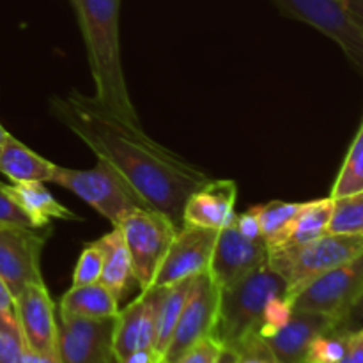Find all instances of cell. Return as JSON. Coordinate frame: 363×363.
Wrapping results in <instances>:
<instances>
[{
  "instance_id": "6da1fadb",
  "label": "cell",
  "mask_w": 363,
  "mask_h": 363,
  "mask_svg": "<svg viewBox=\"0 0 363 363\" xmlns=\"http://www.w3.org/2000/svg\"><path fill=\"white\" fill-rule=\"evenodd\" d=\"M50 108L98 160L116 170L147 208L183 225L188 197L211 181L194 163L163 147L144 133L140 124L121 119L96 98L71 91L52 96Z\"/></svg>"
},
{
  "instance_id": "7a4b0ae2",
  "label": "cell",
  "mask_w": 363,
  "mask_h": 363,
  "mask_svg": "<svg viewBox=\"0 0 363 363\" xmlns=\"http://www.w3.org/2000/svg\"><path fill=\"white\" fill-rule=\"evenodd\" d=\"M119 4L121 0H74L94 78V98L121 119L140 124L121 64Z\"/></svg>"
},
{
  "instance_id": "3957f363",
  "label": "cell",
  "mask_w": 363,
  "mask_h": 363,
  "mask_svg": "<svg viewBox=\"0 0 363 363\" xmlns=\"http://www.w3.org/2000/svg\"><path fill=\"white\" fill-rule=\"evenodd\" d=\"M287 284L269 268L268 261L233 286L222 289L215 335L227 351L257 335L268 301L286 296Z\"/></svg>"
},
{
  "instance_id": "277c9868",
  "label": "cell",
  "mask_w": 363,
  "mask_h": 363,
  "mask_svg": "<svg viewBox=\"0 0 363 363\" xmlns=\"http://www.w3.org/2000/svg\"><path fill=\"white\" fill-rule=\"evenodd\" d=\"M363 254V234H332L298 247L268 248V264L287 284L286 298L293 300L308 282Z\"/></svg>"
},
{
  "instance_id": "5b68a950",
  "label": "cell",
  "mask_w": 363,
  "mask_h": 363,
  "mask_svg": "<svg viewBox=\"0 0 363 363\" xmlns=\"http://www.w3.org/2000/svg\"><path fill=\"white\" fill-rule=\"evenodd\" d=\"M52 183L66 188L78 199L87 202L92 209L113 223V227L119 225L135 209L147 208L124 183L123 177L101 160H98L94 169L89 170L57 165Z\"/></svg>"
},
{
  "instance_id": "8992f818",
  "label": "cell",
  "mask_w": 363,
  "mask_h": 363,
  "mask_svg": "<svg viewBox=\"0 0 363 363\" xmlns=\"http://www.w3.org/2000/svg\"><path fill=\"white\" fill-rule=\"evenodd\" d=\"M131 255L135 280L140 293L151 289L156 272L179 227L156 209L140 208L117 225Z\"/></svg>"
},
{
  "instance_id": "52a82bcc",
  "label": "cell",
  "mask_w": 363,
  "mask_h": 363,
  "mask_svg": "<svg viewBox=\"0 0 363 363\" xmlns=\"http://www.w3.org/2000/svg\"><path fill=\"white\" fill-rule=\"evenodd\" d=\"M286 14L318 28L337 43L363 73V28L342 0H273Z\"/></svg>"
},
{
  "instance_id": "ba28073f",
  "label": "cell",
  "mask_w": 363,
  "mask_h": 363,
  "mask_svg": "<svg viewBox=\"0 0 363 363\" xmlns=\"http://www.w3.org/2000/svg\"><path fill=\"white\" fill-rule=\"evenodd\" d=\"M363 289V254L308 282L291 300L293 311L318 312L340 323Z\"/></svg>"
},
{
  "instance_id": "9c48e42d",
  "label": "cell",
  "mask_w": 363,
  "mask_h": 363,
  "mask_svg": "<svg viewBox=\"0 0 363 363\" xmlns=\"http://www.w3.org/2000/svg\"><path fill=\"white\" fill-rule=\"evenodd\" d=\"M52 229L0 225V279L13 298L28 284H43L41 250Z\"/></svg>"
},
{
  "instance_id": "30bf717a",
  "label": "cell",
  "mask_w": 363,
  "mask_h": 363,
  "mask_svg": "<svg viewBox=\"0 0 363 363\" xmlns=\"http://www.w3.org/2000/svg\"><path fill=\"white\" fill-rule=\"evenodd\" d=\"M220 294L222 289L216 286L209 272L195 277L190 296L181 312L169 347L163 354L167 362L176 363L191 344L201 340L202 337L215 333L220 312Z\"/></svg>"
},
{
  "instance_id": "8fae6325",
  "label": "cell",
  "mask_w": 363,
  "mask_h": 363,
  "mask_svg": "<svg viewBox=\"0 0 363 363\" xmlns=\"http://www.w3.org/2000/svg\"><path fill=\"white\" fill-rule=\"evenodd\" d=\"M216 238L218 230L215 229L195 225L179 227L156 272L152 287L172 286L208 272Z\"/></svg>"
},
{
  "instance_id": "7c38bea8",
  "label": "cell",
  "mask_w": 363,
  "mask_h": 363,
  "mask_svg": "<svg viewBox=\"0 0 363 363\" xmlns=\"http://www.w3.org/2000/svg\"><path fill=\"white\" fill-rule=\"evenodd\" d=\"M116 318L85 319L60 315L57 353L62 363H116L113 360Z\"/></svg>"
},
{
  "instance_id": "4fadbf2b",
  "label": "cell",
  "mask_w": 363,
  "mask_h": 363,
  "mask_svg": "<svg viewBox=\"0 0 363 363\" xmlns=\"http://www.w3.org/2000/svg\"><path fill=\"white\" fill-rule=\"evenodd\" d=\"M268 261V245L262 238L248 240L241 236L236 225L218 230L215 250L209 262V275L220 289L233 286Z\"/></svg>"
},
{
  "instance_id": "5bb4252c",
  "label": "cell",
  "mask_w": 363,
  "mask_h": 363,
  "mask_svg": "<svg viewBox=\"0 0 363 363\" xmlns=\"http://www.w3.org/2000/svg\"><path fill=\"white\" fill-rule=\"evenodd\" d=\"M160 298L162 287H151L126 308H119L113 326V360L119 362L138 350H155Z\"/></svg>"
},
{
  "instance_id": "9a60e30c",
  "label": "cell",
  "mask_w": 363,
  "mask_h": 363,
  "mask_svg": "<svg viewBox=\"0 0 363 363\" xmlns=\"http://www.w3.org/2000/svg\"><path fill=\"white\" fill-rule=\"evenodd\" d=\"M14 315L18 319L25 344L39 353L57 351L59 323L55 318V303L48 294L45 282L28 284L14 298Z\"/></svg>"
},
{
  "instance_id": "2e32d148",
  "label": "cell",
  "mask_w": 363,
  "mask_h": 363,
  "mask_svg": "<svg viewBox=\"0 0 363 363\" xmlns=\"http://www.w3.org/2000/svg\"><path fill=\"white\" fill-rule=\"evenodd\" d=\"M236 183L211 179L188 197L183 208V225L222 230L236 222Z\"/></svg>"
},
{
  "instance_id": "e0dca14e",
  "label": "cell",
  "mask_w": 363,
  "mask_h": 363,
  "mask_svg": "<svg viewBox=\"0 0 363 363\" xmlns=\"http://www.w3.org/2000/svg\"><path fill=\"white\" fill-rule=\"evenodd\" d=\"M337 326H339V321L330 315L293 311V315L286 326L262 340L280 363H305L308 347L314 342L315 337L335 330Z\"/></svg>"
},
{
  "instance_id": "ac0fdd59",
  "label": "cell",
  "mask_w": 363,
  "mask_h": 363,
  "mask_svg": "<svg viewBox=\"0 0 363 363\" xmlns=\"http://www.w3.org/2000/svg\"><path fill=\"white\" fill-rule=\"evenodd\" d=\"M6 191L21 211L34 222L38 229L50 227L52 220H82L80 216L71 213L66 206L60 204L45 183L39 181H25V183L6 184Z\"/></svg>"
},
{
  "instance_id": "d6986e66",
  "label": "cell",
  "mask_w": 363,
  "mask_h": 363,
  "mask_svg": "<svg viewBox=\"0 0 363 363\" xmlns=\"http://www.w3.org/2000/svg\"><path fill=\"white\" fill-rule=\"evenodd\" d=\"M55 167V163L39 156L13 135H9L0 145V174H4L11 183H52Z\"/></svg>"
},
{
  "instance_id": "ffe728a7",
  "label": "cell",
  "mask_w": 363,
  "mask_h": 363,
  "mask_svg": "<svg viewBox=\"0 0 363 363\" xmlns=\"http://www.w3.org/2000/svg\"><path fill=\"white\" fill-rule=\"evenodd\" d=\"M119 298L101 282L73 286L60 298V315L85 319L116 318Z\"/></svg>"
},
{
  "instance_id": "44dd1931",
  "label": "cell",
  "mask_w": 363,
  "mask_h": 363,
  "mask_svg": "<svg viewBox=\"0 0 363 363\" xmlns=\"http://www.w3.org/2000/svg\"><path fill=\"white\" fill-rule=\"evenodd\" d=\"M98 245L103 252V272L99 282L105 284L117 298H123L124 293L130 289L133 284H137L131 264V255L128 252L124 238L117 227H113L112 233L99 238Z\"/></svg>"
},
{
  "instance_id": "7402d4cb",
  "label": "cell",
  "mask_w": 363,
  "mask_h": 363,
  "mask_svg": "<svg viewBox=\"0 0 363 363\" xmlns=\"http://www.w3.org/2000/svg\"><path fill=\"white\" fill-rule=\"evenodd\" d=\"M332 211H333L332 197L305 202L303 209H301L300 215L296 216L293 225L289 227V230L286 233L284 240L273 248L298 247V245L311 243V241H315L318 238L325 236V234L328 233Z\"/></svg>"
},
{
  "instance_id": "603a6c76",
  "label": "cell",
  "mask_w": 363,
  "mask_h": 363,
  "mask_svg": "<svg viewBox=\"0 0 363 363\" xmlns=\"http://www.w3.org/2000/svg\"><path fill=\"white\" fill-rule=\"evenodd\" d=\"M195 277L191 279H184L181 282L172 284V286L162 287V298H160L158 307V325H156V344L155 350L163 357L169 347L172 333L176 330L177 321L181 318L184 305H186L190 291L194 287Z\"/></svg>"
},
{
  "instance_id": "cb8c5ba5",
  "label": "cell",
  "mask_w": 363,
  "mask_h": 363,
  "mask_svg": "<svg viewBox=\"0 0 363 363\" xmlns=\"http://www.w3.org/2000/svg\"><path fill=\"white\" fill-rule=\"evenodd\" d=\"M305 202H284L273 201L268 204L259 206V225H261V236L266 241L268 248L277 247L284 240L286 233L300 211L303 209Z\"/></svg>"
},
{
  "instance_id": "d4e9b609",
  "label": "cell",
  "mask_w": 363,
  "mask_h": 363,
  "mask_svg": "<svg viewBox=\"0 0 363 363\" xmlns=\"http://www.w3.org/2000/svg\"><path fill=\"white\" fill-rule=\"evenodd\" d=\"M363 191V123L351 144L330 197L339 199Z\"/></svg>"
},
{
  "instance_id": "484cf974",
  "label": "cell",
  "mask_w": 363,
  "mask_h": 363,
  "mask_svg": "<svg viewBox=\"0 0 363 363\" xmlns=\"http://www.w3.org/2000/svg\"><path fill=\"white\" fill-rule=\"evenodd\" d=\"M328 233L363 234V191L333 199Z\"/></svg>"
},
{
  "instance_id": "4316f807",
  "label": "cell",
  "mask_w": 363,
  "mask_h": 363,
  "mask_svg": "<svg viewBox=\"0 0 363 363\" xmlns=\"http://www.w3.org/2000/svg\"><path fill=\"white\" fill-rule=\"evenodd\" d=\"M25 347L27 344L14 312H0V363H21Z\"/></svg>"
},
{
  "instance_id": "83f0119b",
  "label": "cell",
  "mask_w": 363,
  "mask_h": 363,
  "mask_svg": "<svg viewBox=\"0 0 363 363\" xmlns=\"http://www.w3.org/2000/svg\"><path fill=\"white\" fill-rule=\"evenodd\" d=\"M347 335L350 332L335 328L315 337L308 347L305 363H340L346 353Z\"/></svg>"
},
{
  "instance_id": "f1b7e54d",
  "label": "cell",
  "mask_w": 363,
  "mask_h": 363,
  "mask_svg": "<svg viewBox=\"0 0 363 363\" xmlns=\"http://www.w3.org/2000/svg\"><path fill=\"white\" fill-rule=\"evenodd\" d=\"M103 272V252L98 241L85 245L73 272V286L99 282Z\"/></svg>"
},
{
  "instance_id": "f546056e",
  "label": "cell",
  "mask_w": 363,
  "mask_h": 363,
  "mask_svg": "<svg viewBox=\"0 0 363 363\" xmlns=\"http://www.w3.org/2000/svg\"><path fill=\"white\" fill-rule=\"evenodd\" d=\"M293 315V303L286 296H275L268 301L262 314L261 326H259L257 335L261 339H268L273 333L279 332L282 326L287 325V321Z\"/></svg>"
},
{
  "instance_id": "4dcf8cb0",
  "label": "cell",
  "mask_w": 363,
  "mask_h": 363,
  "mask_svg": "<svg viewBox=\"0 0 363 363\" xmlns=\"http://www.w3.org/2000/svg\"><path fill=\"white\" fill-rule=\"evenodd\" d=\"M223 344L220 342L215 333L202 337L195 344H191L179 357L176 363H220L223 354Z\"/></svg>"
},
{
  "instance_id": "1f68e13d",
  "label": "cell",
  "mask_w": 363,
  "mask_h": 363,
  "mask_svg": "<svg viewBox=\"0 0 363 363\" xmlns=\"http://www.w3.org/2000/svg\"><path fill=\"white\" fill-rule=\"evenodd\" d=\"M0 225H18L38 229L30 218L21 211L20 206L7 195L6 184L0 183Z\"/></svg>"
},
{
  "instance_id": "d6a6232c",
  "label": "cell",
  "mask_w": 363,
  "mask_h": 363,
  "mask_svg": "<svg viewBox=\"0 0 363 363\" xmlns=\"http://www.w3.org/2000/svg\"><path fill=\"white\" fill-rule=\"evenodd\" d=\"M236 229L240 230L241 236L248 238V240H259L261 236V225H259V206H254L243 215L236 216L234 222Z\"/></svg>"
},
{
  "instance_id": "836d02e7",
  "label": "cell",
  "mask_w": 363,
  "mask_h": 363,
  "mask_svg": "<svg viewBox=\"0 0 363 363\" xmlns=\"http://www.w3.org/2000/svg\"><path fill=\"white\" fill-rule=\"evenodd\" d=\"M360 328H363V289L337 326V330H344V332H357Z\"/></svg>"
},
{
  "instance_id": "e575fe53",
  "label": "cell",
  "mask_w": 363,
  "mask_h": 363,
  "mask_svg": "<svg viewBox=\"0 0 363 363\" xmlns=\"http://www.w3.org/2000/svg\"><path fill=\"white\" fill-rule=\"evenodd\" d=\"M340 363H363V328L350 332L346 344V353Z\"/></svg>"
},
{
  "instance_id": "d590c367",
  "label": "cell",
  "mask_w": 363,
  "mask_h": 363,
  "mask_svg": "<svg viewBox=\"0 0 363 363\" xmlns=\"http://www.w3.org/2000/svg\"><path fill=\"white\" fill-rule=\"evenodd\" d=\"M160 357H162V354L156 353L155 350H138L126 354V357L121 358V360L116 363H156L160 360Z\"/></svg>"
},
{
  "instance_id": "8d00e7d4",
  "label": "cell",
  "mask_w": 363,
  "mask_h": 363,
  "mask_svg": "<svg viewBox=\"0 0 363 363\" xmlns=\"http://www.w3.org/2000/svg\"><path fill=\"white\" fill-rule=\"evenodd\" d=\"M21 363H62L59 358V353L57 351H52V353H39V351L30 350V347H25L23 362Z\"/></svg>"
},
{
  "instance_id": "74e56055",
  "label": "cell",
  "mask_w": 363,
  "mask_h": 363,
  "mask_svg": "<svg viewBox=\"0 0 363 363\" xmlns=\"http://www.w3.org/2000/svg\"><path fill=\"white\" fill-rule=\"evenodd\" d=\"M0 312H14V298L2 279H0Z\"/></svg>"
},
{
  "instance_id": "f35d334b",
  "label": "cell",
  "mask_w": 363,
  "mask_h": 363,
  "mask_svg": "<svg viewBox=\"0 0 363 363\" xmlns=\"http://www.w3.org/2000/svg\"><path fill=\"white\" fill-rule=\"evenodd\" d=\"M346 9L350 11L351 16L358 21V25L363 28V0H342Z\"/></svg>"
},
{
  "instance_id": "ab89813d",
  "label": "cell",
  "mask_w": 363,
  "mask_h": 363,
  "mask_svg": "<svg viewBox=\"0 0 363 363\" xmlns=\"http://www.w3.org/2000/svg\"><path fill=\"white\" fill-rule=\"evenodd\" d=\"M7 137H9V133H7V130H6V128H4L2 124H0V145L4 144V140H6Z\"/></svg>"
},
{
  "instance_id": "60d3db41",
  "label": "cell",
  "mask_w": 363,
  "mask_h": 363,
  "mask_svg": "<svg viewBox=\"0 0 363 363\" xmlns=\"http://www.w3.org/2000/svg\"><path fill=\"white\" fill-rule=\"evenodd\" d=\"M156 363H170V362H167V360H165V358H163V357H160V360H158V362H156Z\"/></svg>"
},
{
  "instance_id": "b9f144b4",
  "label": "cell",
  "mask_w": 363,
  "mask_h": 363,
  "mask_svg": "<svg viewBox=\"0 0 363 363\" xmlns=\"http://www.w3.org/2000/svg\"><path fill=\"white\" fill-rule=\"evenodd\" d=\"M269 363H280V362H279V360H277V358H275V357H273V358H272V360H269Z\"/></svg>"
}]
</instances>
